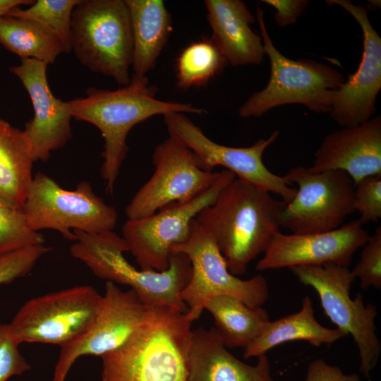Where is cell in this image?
<instances>
[{
    "mask_svg": "<svg viewBox=\"0 0 381 381\" xmlns=\"http://www.w3.org/2000/svg\"><path fill=\"white\" fill-rule=\"evenodd\" d=\"M286 203L236 177L195 219L214 239L229 271L238 277L246 272L249 264L280 231Z\"/></svg>",
    "mask_w": 381,
    "mask_h": 381,
    "instance_id": "cell-1",
    "label": "cell"
},
{
    "mask_svg": "<svg viewBox=\"0 0 381 381\" xmlns=\"http://www.w3.org/2000/svg\"><path fill=\"white\" fill-rule=\"evenodd\" d=\"M147 76L133 75L130 83L114 90L89 87L86 96L68 101L72 117L95 126L104 139L101 174L105 190L112 194L121 165L127 156L126 138L137 124L170 113H207L191 104L163 101Z\"/></svg>",
    "mask_w": 381,
    "mask_h": 381,
    "instance_id": "cell-2",
    "label": "cell"
},
{
    "mask_svg": "<svg viewBox=\"0 0 381 381\" xmlns=\"http://www.w3.org/2000/svg\"><path fill=\"white\" fill-rule=\"evenodd\" d=\"M193 322L180 309L151 306L133 334L101 356L100 381H188Z\"/></svg>",
    "mask_w": 381,
    "mask_h": 381,
    "instance_id": "cell-3",
    "label": "cell"
},
{
    "mask_svg": "<svg viewBox=\"0 0 381 381\" xmlns=\"http://www.w3.org/2000/svg\"><path fill=\"white\" fill-rule=\"evenodd\" d=\"M75 239L71 255L84 263L97 277L131 287L149 306H169L187 312L179 294L190 280L192 267L188 257L171 252L169 267L164 271L138 270L124 257L128 248L123 238L113 231L90 234L73 230Z\"/></svg>",
    "mask_w": 381,
    "mask_h": 381,
    "instance_id": "cell-4",
    "label": "cell"
},
{
    "mask_svg": "<svg viewBox=\"0 0 381 381\" xmlns=\"http://www.w3.org/2000/svg\"><path fill=\"white\" fill-rule=\"evenodd\" d=\"M256 20L270 63V79L265 88L253 93L241 106L239 116L260 117L273 108L291 104H303L316 113L329 112L334 92L346 81L343 74L313 59L286 57L274 47L260 7Z\"/></svg>",
    "mask_w": 381,
    "mask_h": 381,
    "instance_id": "cell-5",
    "label": "cell"
},
{
    "mask_svg": "<svg viewBox=\"0 0 381 381\" xmlns=\"http://www.w3.org/2000/svg\"><path fill=\"white\" fill-rule=\"evenodd\" d=\"M71 38L83 65L122 86L130 83L133 36L125 0H80L72 13Z\"/></svg>",
    "mask_w": 381,
    "mask_h": 381,
    "instance_id": "cell-6",
    "label": "cell"
},
{
    "mask_svg": "<svg viewBox=\"0 0 381 381\" xmlns=\"http://www.w3.org/2000/svg\"><path fill=\"white\" fill-rule=\"evenodd\" d=\"M23 210L34 231L56 230L73 241L75 237L71 230L90 234L113 231L118 220L116 210L98 196L87 181L67 190L42 172L33 176Z\"/></svg>",
    "mask_w": 381,
    "mask_h": 381,
    "instance_id": "cell-7",
    "label": "cell"
},
{
    "mask_svg": "<svg viewBox=\"0 0 381 381\" xmlns=\"http://www.w3.org/2000/svg\"><path fill=\"white\" fill-rule=\"evenodd\" d=\"M301 284L317 292L328 318L356 344L360 357V373L370 378L378 362L381 344L375 332L376 307L365 304L363 296H350L354 278L347 267L325 264L320 266H294L289 268Z\"/></svg>",
    "mask_w": 381,
    "mask_h": 381,
    "instance_id": "cell-8",
    "label": "cell"
},
{
    "mask_svg": "<svg viewBox=\"0 0 381 381\" xmlns=\"http://www.w3.org/2000/svg\"><path fill=\"white\" fill-rule=\"evenodd\" d=\"M171 252H181L190 259L192 272L189 282L179 294L187 306V316L198 320L207 301L219 295H229L250 307L262 306L269 296L266 279L256 274L241 279L228 270L226 261L210 234L194 219L188 238L175 245Z\"/></svg>",
    "mask_w": 381,
    "mask_h": 381,
    "instance_id": "cell-9",
    "label": "cell"
},
{
    "mask_svg": "<svg viewBox=\"0 0 381 381\" xmlns=\"http://www.w3.org/2000/svg\"><path fill=\"white\" fill-rule=\"evenodd\" d=\"M236 176L224 169L217 171L213 183L193 199L173 202L140 219H128L122 237L141 270L164 271L169 267L171 248L187 240L192 221L214 202L222 189Z\"/></svg>",
    "mask_w": 381,
    "mask_h": 381,
    "instance_id": "cell-10",
    "label": "cell"
},
{
    "mask_svg": "<svg viewBox=\"0 0 381 381\" xmlns=\"http://www.w3.org/2000/svg\"><path fill=\"white\" fill-rule=\"evenodd\" d=\"M102 297L94 287L80 285L31 298L8 324L10 334L18 345L37 342L61 347L89 327Z\"/></svg>",
    "mask_w": 381,
    "mask_h": 381,
    "instance_id": "cell-11",
    "label": "cell"
},
{
    "mask_svg": "<svg viewBox=\"0 0 381 381\" xmlns=\"http://www.w3.org/2000/svg\"><path fill=\"white\" fill-rule=\"evenodd\" d=\"M296 193L282 210L280 225L293 234H315L341 226L353 211L354 183L339 170L313 172L308 167L291 168L283 176Z\"/></svg>",
    "mask_w": 381,
    "mask_h": 381,
    "instance_id": "cell-12",
    "label": "cell"
},
{
    "mask_svg": "<svg viewBox=\"0 0 381 381\" xmlns=\"http://www.w3.org/2000/svg\"><path fill=\"white\" fill-rule=\"evenodd\" d=\"M163 116L169 135L190 149L203 170L212 171L217 166L224 167L236 177L279 195L286 202L296 195V188L289 185L284 176L270 171L262 161L265 151L277 139L278 131L250 146L235 147L214 142L184 114L174 112Z\"/></svg>",
    "mask_w": 381,
    "mask_h": 381,
    "instance_id": "cell-13",
    "label": "cell"
},
{
    "mask_svg": "<svg viewBox=\"0 0 381 381\" xmlns=\"http://www.w3.org/2000/svg\"><path fill=\"white\" fill-rule=\"evenodd\" d=\"M155 171L125 209L128 219L149 216L173 202H185L207 188L217 171L203 170L193 152L169 136L152 155Z\"/></svg>",
    "mask_w": 381,
    "mask_h": 381,
    "instance_id": "cell-14",
    "label": "cell"
},
{
    "mask_svg": "<svg viewBox=\"0 0 381 381\" xmlns=\"http://www.w3.org/2000/svg\"><path fill=\"white\" fill-rule=\"evenodd\" d=\"M150 307L132 289L123 291L106 282L99 309L89 327L61 347L52 381H66L80 357H101L121 346L142 324Z\"/></svg>",
    "mask_w": 381,
    "mask_h": 381,
    "instance_id": "cell-15",
    "label": "cell"
},
{
    "mask_svg": "<svg viewBox=\"0 0 381 381\" xmlns=\"http://www.w3.org/2000/svg\"><path fill=\"white\" fill-rule=\"evenodd\" d=\"M369 237L358 219L321 233L284 234L279 231L255 268L258 271H265L328 263L349 267L353 254L365 245Z\"/></svg>",
    "mask_w": 381,
    "mask_h": 381,
    "instance_id": "cell-16",
    "label": "cell"
},
{
    "mask_svg": "<svg viewBox=\"0 0 381 381\" xmlns=\"http://www.w3.org/2000/svg\"><path fill=\"white\" fill-rule=\"evenodd\" d=\"M347 11L359 24L363 39L362 59L357 71L334 92L329 114L341 127L370 119L381 89V38L373 28L366 8L349 0L327 1Z\"/></svg>",
    "mask_w": 381,
    "mask_h": 381,
    "instance_id": "cell-17",
    "label": "cell"
},
{
    "mask_svg": "<svg viewBox=\"0 0 381 381\" xmlns=\"http://www.w3.org/2000/svg\"><path fill=\"white\" fill-rule=\"evenodd\" d=\"M47 64L34 59H21L9 68L27 90L32 104L33 118L26 123L35 162L47 161L52 152L64 147L72 138V115L67 102L52 92L47 78Z\"/></svg>",
    "mask_w": 381,
    "mask_h": 381,
    "instance_id": "cell-18",
    "label": "cell"
},
{
    "mask_svg": "<svg viewBox=\"0 0 381 381\" xmlns=\"http://www.w3.org/2000/svg\"><path fill=\"white\" fill-rule=\"evenodd\" d=\"M308 168L313 172L344 171L354 184L365 177L381 175V116L328 133Z\"/></svg>",
    "mask_w": 381,
    "mask_h": 381,
    "instance_id": "cell-19",
    "label": "cell"
},
{
    "mask_svg": "<svg viewBox=\"0 0 381 381\" xmlns=\"http://www.w3.org/2000/svg\"><path fill=\"white\" fill-rule=\"evenodd\" d=\"M255 365L235 357L214 327L192 330L188 360V381H274L266 354Z\"/></svg>",
    "mask_w": 381,
    "mask_h": 381,
    "instance_id": "cell-20",
    "label": "cell"
},
{
    "mask_svg": "<svg viewBox=\"0 0 381 381\" xmlns=\"http://www.w3.org/2000/svg\"><path fill=\"white\" fill-rule=\"evenodd\" d=\"M210 37L234 66L259 65L265 55L262 39L251 29L255 18L240 0H205Z\"/></svg>",
    "mask_w": 381,
    "mask_h": 381,
    "instance_id": "cell-21",
    "label": "cell"
},
{
    "mask_svg": "<svg viewBox=\"0 0 381 381\" xmlns=\"http://www.w3.org/2000/svg\"><path fill=\"white\" fill-rule=\"evenodd\" d=\"M133 36V75L152 71L172 31L171 17L162 0H125Z\"/></svg>",
    "mask_w": 381,
    "mask_h": 381,
    "instance_id": "cell-22",
    "label": "cell"
},
{
    "mask_svg": "<svg viewBox=\"0 0 381 381\" xmlns=\"http://www.w3.org/2000/svg\"><path fill=\"white\" fill-rule=\"evenodd\" d=\"M347 337L338 329L327 328L320 325L315 318L312 299L306 296L301 310L274 321H270L260 334L244 349L243 357L247 359L258 357L272 348L291 341H306L319 346L332 344Z\"/></svg>",
    "mask_w": 381,
    "mask_h": 381,
    "instance_id": "cell-23",
    "label": "cell"
},
{
    "mask_svg": "<svg viewBox=\"0 0 381 381\" xmlns=\"http://www.w3.org/2000/svg\"><path fill=\"white\" fill-rule=\"evenodd\" d=\"M35 162L31 144L21 131L0 117V197L23 208Z\"/></svg>",
    "mask_w": 381,
    "mask_h": 381,
    "instance_id": "cell-24",
    "label": "cell"
},
{
    "mask_svg": "<svg viewBox=\"0 0 381 381\" xmlns=\"http://www.w3.org/2000/svg\"><path fill=\"white\" fill-rule=\"evenodd\" d=\"M204 309L213 317L216 333L227 349H246L270 321L267 310L261 306H248L229 295L211 298Z\"/></svg>",
    "mask_w": 381,
    "mask_h": 381,
    "instance_id": "cell-25",
    "label": "cell"
},
{
    "mask_svg": "<svg viewBox=\"0 0 381 381\" xmlns=\"http://www.w3.org/2000/svg\"><path fill=\"white\" fill-rule=\"evenodd\" d=\"M0 44L21 59L52 64L64 52L59 39L31 20L4 16L0 19Z\"/></svg>",
    "mask_w": 381,
    "mask_h": 381,
    "instance_id": "cell-26",
    "label": "cell"
},
{
    "mask_svg": "<svg viewBox=\"0 0 381 381\" xmlns=\"http://www.w3.org/2000/svg\"><path fill=\"white\" fill-rule=\"evenodd\" d=\"M226 63L210 38L192 42L176 59L177 86L182 90L205 86L222 71Z\"/></svg>",
    "mask_w": 381,
    "mask_h": 381,
    "instance_id": "cell-27",
    "label": "cell"
},
{
    "mask_svg": "<svg viewBox=\"0 0 381 381\" xmlns=\"http://www.w3.org/2000/svg\"><path fill=\"white\" fill-rule=\"evenodd\" d=\"M80 0H37L29 8L20 6L5 16L31 20L51 31L61 42L64 52L72 51L71 24L72 13Z\"/></svg>",
    "mask_w": 381,
    "mask_h": 381,
    "instance_id": "cell-28",
    "label": "cell"
},
{
    "mask_svg": "<svg viewBox=\"0 0 381 381\" xmlns=\"http://www.w3.org/2000/svg\"><path fill=\"white\" fill-rule=\"evenodd\" d=\"M44 242L42 234L29 226L23 208L0 197V255Z\"/></svg>",
    "mask_w": 381,
    "mask_h": 381,
    "instance_id": "cell-29",
    "label": "cell"
},
{
    "mask_svg": "<svg viewBox=\"0 0 381 381\" xmlns=\"http://www.w3.org/2000/svg\"><path fill=\"white\" fill-rule=\"evenodd\" d=\"M360 259L351 274L359 280L363 289L373 287L381 289V227H377L374 234L362 247Z\"/></svg>",
    "mask_w": 381,
    "mask_h": 381,
    "instance_id": "cell-30",
    "label": "cell"
},
{
    "mask_svg": "<svg viewBox=\"0 0 381 381\" xmlns=\"http://www.w3.org/2000/svg\"><path fill=\"white\" fill-rule=\"evenodd\" d=\"M353 207L363 224L381 218V175L365 177L354 184Z\"/></svg>",
    "mask_w": 381,
    "mask_h": 381,
    "instance_id": "cell-31",
    "label": "cell"
},
{
    "mask_svg": "<svg viewBox=\"0 0 381 381\" xmlns=\"http://www.w3.org/2000/svg\"><path fill=\"white\" fill-rule=\"evenodd\" d=\"M50 249L43 244L0 255V286L25 276Z\"/></svg>",
    "mask_w": 381,
    "mask_h": 381,
    "instance_id": "cell-32",
    "label": "cell"
},
{
    "mask_svg": "<svg viewBox=\"0 0 381 381\" xmlns=\"http://www.w3.org/2000/svg\"><path fill=\"white\" fill-rule=\"evenodd\" d=\"M18 346L10 334L8 325L0 322V381H7L31 369Z\"/></svg>",
    "mask_w": 381,
    "mask_h": 381,
    "instance_id": "cell-33",
    "label": "cell"
},
{
    "mask_svg": "<svg viewBox=\"0 0 381 381\" xmlns=\"http://www.w3.org/2000/svg\"><path fill=\"white\" fill-rule=\"evenodd\" d=\"M305 381H361V379L356 373L344 374L339 367L316 359L309 364Z\"/></svg>",
    "mask_w": 381,
    "mask_h": 381,
    "instance_id": "cell-34",
    "label": "cell"
},
{
    "mask_svg": "<svg viewBox=\"0 0 381 381\" xmlns=\"http://www.w3.org/2000/svg\"><path fill=\"white\" fill-rule=\"evenodd\" d=\"M262 2L276 10L274 20L282 28L294 23L309 4L307 0H264Z\"/></svg>",
    "mask_w": 381,
    "mask_h": 381,
    "instance_id": "cell-35",
    "label": "cell"
},
{
    "mask_svg": "<svg viewBox=\"0 0 381 381\" xmlns=\"http://www.w3.org/2000/svg\"><path fill=\"white\" fill-rule=\"evenodd\" d=\"M30 0H0V19L12 9L23 5H31Z\"/></svg>",
    "mask_w": 381,
    "mask_h": 381,
    "instance_id": "cell-36",
    "label": "cell"
},
{
    "mask_svg": "<svg viewBox=\"0 0 381 381\" xmlns=\"http://www.w3.org/2000/svg\"><path fill=\"white\" fill-rule=\"evenodd\" d=\"M20 381H22V380H20Z\"/></svg>",
    "mask_w": 381,
    "mask_h": 381,
    "instance_id": "cell-37",
    "label": "cell"
}]
</instances>
